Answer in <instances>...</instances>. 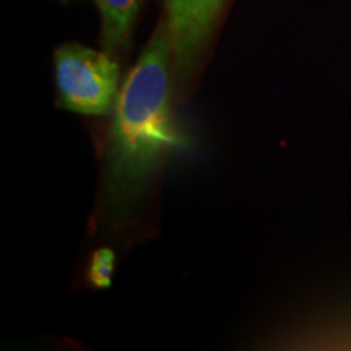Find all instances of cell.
Segmentation results:
<instances>
[{
    "instance_id": "1",
    "label": "cell",
    "mask_w": 351,
    "mask_h": 351,
    "mask_svg": "<svg viewBox=\"0 0 351 351\" xmlns=\"http://www.w3.org/2000/svg\"><path fill=\"white\" fill-rule=\"evenodd\" d=\"M171 60L173 43L163 21L127 75L114 108L104 161L109 208L124 212L134 204L184 142L171 111Z\"/></svg>"
},
{
    "instance_id": "2",
    "label": "cell",
    "mask_w": 351,
    "mask_h": 351,
    "mask_svg": "<svg viewBox=\"0 0 351 351\" xmlns=\"http://www.w3.org/2000/svg\"><path fill=\"white\" fill-rule=\"evenodd\" d=\"M54 64L60 106L86 116H104L116 108L119 65L106 51L64 44L56 51Z\"/></svg>"
},
{
    "instance_id": "3",
    "label": "cell",
    "mask_w": 351,
    "mask_h": 351,
    "mask_svg": "<svg viewBox=\"0 0 351 351\" xmlns=\"http://www.w3.org/2000/svg\"><path fill=\"white\" fill-rule=\"evenodd\" d=\"M225 0H166L174 67L186 75L200 56Z\"/></svg>"
},
{
    "instance_id": "4",
    "label": "cell",
    "mask_w": 351,
    "mask_h": 351,
    "mask_svg": "<svg viewBox=\"0 0 351 351\" xmlns=\"http://www.w3.org/2000/svg\"><path fill=\"white\" fill-rule=\"evenodd\" d=\"M143 0H96L101 15V36L108 54H117L129 46L132 29Z\"/></svg>"
},
{
    "instance_id": "5",
    "label": "cell",
    "mask_w": 351,
    "mask_h": 351,
    "mask_svg": "<svg viewBox=\"0 0 351 351\" xmlns=\"http://www.w3.org/2000/svg\"><path fill=\"white\" fill-rule=\"evenodd\" d=\"M114 263H116V256L111 249L101 247L93 254L88 269V278L93 287L96 288H108L111 287Z\"/></svg>"
}]
</instances>
